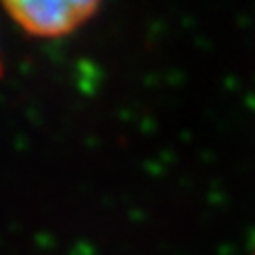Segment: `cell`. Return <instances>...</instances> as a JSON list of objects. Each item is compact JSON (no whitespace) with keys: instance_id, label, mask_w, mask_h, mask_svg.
<instances>
[{"instance_id":"6da1fadb","label":"cell","mask_w":255,"mask_h":255,"mask_svg":"<svg viewBox=\"0 0 255 255\" xmlns=\"http://www.w3.org/2000/svg\"><path fill=\"white\" fill-rule=\"evenodd\" d=\"M101 9L99 2L58 0V2H4V11L25 34L38 38L67 36L92 20Z\"/></svg>"}]
</instances>
